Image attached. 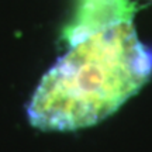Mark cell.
<instances>
[{
  "instance_id": "obj_1",
  "label": "cell",
  "mask_w": 152,
  "mask_h": 152,
  "mask_svg": "<svg viewBox=\"0 0 152 152\" xmlns=\"http://www.w3.org/2000/svg\"><path fill=\"white\" fill-rule=\"evenodd\" d=\"M152 75V51L131 23L87 34L55 64L28 107L41 130L71 131L97 124L141 89Z\"/></svg>"
}]
</instances>
